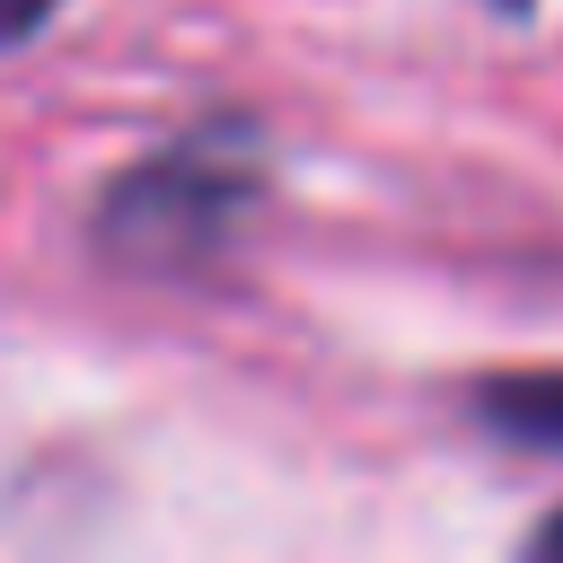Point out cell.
Returning a JSON list of instances; mask_svg holds the SVG:
<instances>
[{"instance_id": "277c9868", "label": "cell", "mask_w": 563, "mask_h": 563, "mask_svg": "<svg viewBox=\"0 0 563 563\" xmlns=\"http://www.w3.org/2000/svg\"><path fill=\"white\" fill-rule=\"evenodd\" d=\"M537 545H545V554H563V519H545V528H537Z\"/></svg>"}, {"instance_id": "3957f363", "label": "cell", "mask_w": 563, "mask_h": 563, "mask_svg": "<svg viewBox=\"0 0 563 563\" xmlns=\"http://www.w3.org/2000/svg\"><path fill=\"white\" fill-rule=\"evenodd\" d=\"M62 0H0V44H18V35H35L44 18H53Z\"/></svg>"}, {"instance_id": "5b68a950", "label": "cell", "mask_w": 563, "mask_h": 563, "mask_svg": "<svg viewBox=\"0 0 563 563\" xmlns=\"http://www.w3.org/2000/svg\"><path fill=\"white\" fill-rule=\"evenodd\" d=\"M501 9H519V0H501Z\"/></svg>"}, {"instance_id": "6da1fadb", "label": "cell", "mask_w": 563, "mask_h": 563, "mask_svg": "<svg viewBox=\"0 0 563 563\" xmlns=\"http://www.w3.org/2000/svg\"><path fill=\"white\" fill-rule=\"evenodd\" d=\"M246 185H255V176H246L238 150L185 141V150L132 167V176L114 185V202H106L97 229H106L114 255H132V264H185V255H202V246H220V238L238 229Z\"/></svg>"}, {"instance_id": "7a4b0ae2", "label": "cell", "mask_w": 563, "mask_h": 563, "mask_svg": "<svg viewBox=\"0 0 563 563\" xmlns=\"http://www.w3.org/2000/svg\"><path fill=\"white\" fill-rule=\"evenodd\" d=\"M484 422L528 440V449H563V369H528V378H493L484 387Z\"/></svg>"}]
</instances>
